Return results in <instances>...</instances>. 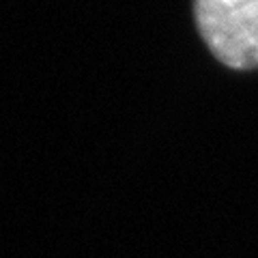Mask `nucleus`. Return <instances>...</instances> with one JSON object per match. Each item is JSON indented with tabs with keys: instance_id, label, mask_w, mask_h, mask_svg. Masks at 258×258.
<instances>
[{
	"instance_id": "f257e3e1",
	"label": "nucleus",
	"mask_w": 258,
	"mask_h": 258,
	"mask_svg": "<svg viewBox=\"0 0 258 258\" xmlns=\"http://www.w3.org/2000/svg\"><path fill=\"white\" fill-rule=\"evenodd\" d=\"M191 11L217 62L232 71L258 69V0H191Z\"/></svg>"
}]
</instances>
